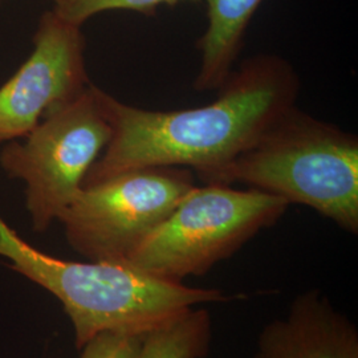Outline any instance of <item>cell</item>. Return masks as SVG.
<instances>
[{
    "label": "cell",
    "mask_w": 358,
    "mask_h": 358,
    "mask_svg": "<svg viewBox=\"0 0 358 358\" xmlns=\"http://www.w3.org/2000/svg\"><path fill=\"white\" fill-rule=\"evenodd\" d=\"M254 358H358L357 328L325 294L308 291L263 328Z\"/></svg>",
    "instance_id": "8"
},
{
    "label": "cell",
    "mask_w": 358,
    "mask_h": 358,
    "mask_svg": "<svg viewBox=\"0 0 358 358\" xmlns=\"http://www.w3.org/2000/svg\"><path fill=\"white\" fill-rule=\"evenodd\" d=\"M81 27L52 11L43 13L34 52L0 87V143L26 137L47 115L90 85Z\"/></svg>",
    "instance_id": "7"
},
{
    "label": "cell",
    "mask_w": 358,
    "mask_h": 358,
    "mask_svg": "<svg viewBox=\"0 0 358 358\" xmlns=\"http://www.w3.org/2000/svg\"><path fill=\"white\" fill-rule=\"evenodd\" d=\"M263 0H206L207 29L198 41L201 64L194 81L198 92L217 90L230 76L244 35Z\"/></svg>",
    "instance_id": "9"
},
{
    "label": "cell",
    "mask_w": 358,
    "mask_h": 358,
    "mask_svg": "<svg viewBox=\"0 0 358 358\" xmlns=\"http://www.w3.org/2000/svg\"><path fill=\"white\" fill-rule=\"evenodd\" d=\"M288 206L255 189L194 186L124 263L167 282L202 276L278 223Z\"/></svg>",
    "instance_id": "4"
},
{
    "label": "cell",
    "mask_w": 358,
    "mask_h": 358,
    "mask_svg": "<svg viewBox=\"0 0 358 358\" xmlns=\"http://www.w3.org/2000/svg\"><path fill=\"white\" fill-rule=\"evenodd\" d=\"M205 183L247 185L289 205L308 206L357 234V137L296 106Z\"/></svg>",
    "instance_id": "3"
},
{
    "label": "cell",
    "mask_w": 358,
    "mask_h": 358,
    "mask_svg": "<svg viewBox=\"0 0 358 358\" xmlns=\"http://www.w3.org/2000/svg\"><path fill=\"white\" fill-rule=\"evenodd\" d=\"M183 167H143L83 186L59 222L88 262L124 263L194 187Z\"/></svg>",
    "instance_id": "6"
},
{
    "label": "cell",
    "mask_w": 358,
    "mask_h": 358,
    "mask_svg": "<svg viewBox=\"0 0 358 358\" xmlns=\"http://www.w3.org/2000/svg\"><path fill=\"white\" fill-rule=\"evenodd\" d=\"M213 340L206 308H192L145 334L140 358H205Z\"/></svg>",
    "instance_id": "10"
},
{
    "label": "cell",
    "mask_w": 358,
    "mask_h": 358,
    "mask_svg": "<svg viewBox=\"0 0 358 358\" xmlns=\"http://www.w3.org/2000/svg\"><path fill=\"white\" fill-rule=\"evenodd\" d=\"M52 1H53V3H55V1H56V0H52Z\"/></svg>",
    "instance_id": "13"
},
{
    "label": "cell",
    "mask_w": 358,
    "mask_h": 358,
    "mask_svg": "<svg viewBox=\"0 0 358 358\" xmlns=\"http://www.w3.org/2000/svg\"><path fill=\"white\" fill-rule=\"evenodd\" d=\"M0 256L63 304L78 350L100 333L146 334L192 308L231 299L219 289L154 278L127 263H80L47 255L17 236L1 217Z\"/></svg>",
    "instance_id": "2"
},
{
    "label": "cell",
    "mask_w": 358,
    "mask_h": 358,
    "mask_svg": "<svg viewBox=\"0 0 358 358\" xmlns=\"http://www.w3.org/2000/svg\"><path fill=\"white\" fill-rule=\"evenodd\" d=\"M112 136L103 90L90 84L0 154L10 178L26 183V205L36 232L48 230L81 190L85 176Z\"/></svg>",
    "instance_id": "5"
},
{
    "label": "cell",
    "mask_w": 358,
    "mask_h": 358,
    "mask_svg": "<svg viewBox=\"0 0 358 358\" xmlns=\"http://www.w3.org/2000/svg\"><path fill=\"white\" fill-rule=\"evenodd\" d=\"M180 1L198 0H56L53 11L66 22L81 27L92 16L105 11L127 10L154 15L158 7L176 6Z\"/></svg>",
    "instance_id": "11"
},
{
    "label": "cell",
    "mask_w": 358,
    "mask_h": 358,
    "mask_svg": "<svg viewBox=\"0 0 358 358\" xmlns=\"http://www.w3.org/2000/svg\"><path fill=\"white\" fill-rule=\"evenodd\" d=\"M143 337L136 333H100L80 349V358H140Z\"/></svg>",
    "instance_id": "12"
},
{
    "label": "cell",
    "mask_w": 358,
    "mask_h": 358,
    "mask_svg": "<svg viewBox=\"0 0 358 358\" xmlns=\"http://www.w3.org/2000/svg\"><path fill=\"white\" fill-rule=\"evenodd\" d=\"M300 80L285 59H247L205 106L148 110L121 103L103 92L112 136L83 186L143 167L192 169L207 182L248 150L294 106Z\"/></svg>",
    "instance_id": "1"
},
{
    "label": "cell",
    "mask_w": 358,
    "mask_h": 358,
    "mask_svg": "<svg viewBox=\"0 0 358 358\" xmlns=\"http://www.w3.org/2000/svg\"><path fill=\"white\" fill-rule=\"evenodd\" d=\"M0 3H1V0H0Z\"/></svg>",
    "instance_id": "14"
}]
</instances>
